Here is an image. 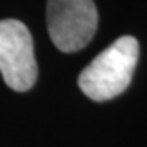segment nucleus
<instances>
[{
  "instance_id": "1",
  "label": "nucleus",
  "mask_w": 147,
  "mask_h": 147,
  "mask_svg": "<svg viewBox=\"0 0 147 147\" xmlns=\"http://www.w3.org/2000/svg\"><path fill=\"white\" fill-rule=\"evenodd\" d=\"M139 59L134 36H121L101 51L79 75V87L90 100L106 101L129 87Z\"/></svg>"
},
{
  "instance_id": "2",
  "label": "nucleus",
  "mask_w": 147,
  "mask_h": 147,
  "mask_svg": "<svg viewBox=\"0 0 147 147\" xmlns=\"http://www.w3.org/2000/svg\"><path fill=\"white\" fill-rule=\"evenodd\" d=\"M47 33L62 53L84 49L98 26V11L93 0H47Z\"/></svg>"
},
{
  "instance_id": "3",
  "label": "nucleus",
  "mask_w": 147,
  "mask_h": 147,
  "mask_svg": "<svg viewBox=\"0 0 147 147\" xmlns=\"http://www.w3.org/2000/svg\"><path fill=\"white\" fill-rule=\"evenodd\" d=\"M0 74L15 92L30 90L38 79L31 33L20 20L0 21Z\"/></svg>"
}]
</instances>
